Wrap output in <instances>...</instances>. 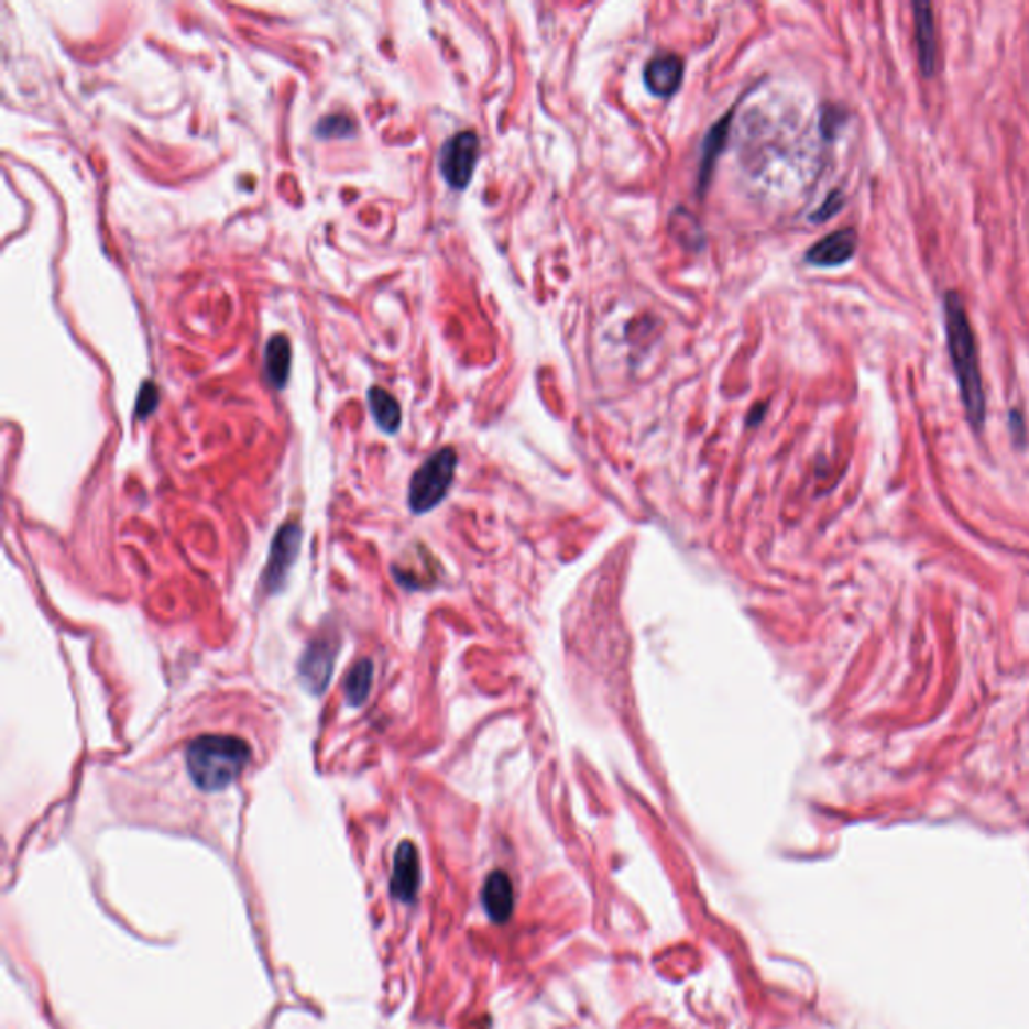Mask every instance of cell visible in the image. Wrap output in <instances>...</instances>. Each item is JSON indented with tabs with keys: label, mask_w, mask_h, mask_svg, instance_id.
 <instances>
[{
	"label": "cell",
	"mask_w": 1029,
	"mask_h": 1029,
	"mask_svg": "<svg viewBox=\"0 0 1029 1029\" xmlns=\"http://www.w3.org/2000/svg\"><path fill=\"white\" fill-rule=\"evenodd\" d=\"M354 131V121L344 113H332L326 116L316 123V135L325 140H336V138H348Z\"/></svg>",
	"instance_id": "16"
},
{
	"label": "cell",
	"mask_w": 1029,
	"mask_h": 1029,
	"mask_svg": "<svg viewBox=\"0 0 1029 1029\" xmlns=\"http://www.w3.org/2000/svg\"><path fill=\"white\" fill-rule=\"evenodd\" d=\"M943 328L948 340L949 359L960 388L961 405L967 423L975 433L985 427L987 398L983 386L982 366L977 338L973 332L967 306L957 289H948L943 294Z\"/></svg>",
	"instance_id": "1"
},
{
	"label": "cell",
	"mask_w": 1029,
	"mask_h": 1029,
	"mask_svg": "<svg viewBox=\"0 0 1029 1029\" xmlns=\"http://www.w3.org/2000/svg\"><path fill=\"white\" fill-rule=\"evenodd\" d=\"M264 366L270 382L276 388H284L288 382L289 366H292V347L289 340L284 335L272 336L267 340L266 352H264Z\"/></svg>",
	"instance_id": "13"
},
{
	"label": "cell",
	"mask_w": 1029,
	"mask_h": 1029,
	"mask_svg": "<svg viewBox=\"0 0 1029 1029\" xmlns=\"http://www.w3.org/2000/svg\"><path fill=\"white\" fill-rule=\"evenodd\" d=\"M479 135L474 131H459L440 147L439 167L445 182L452 189H464L473 179L479 160Z\"/></svg>",
	"instance_id": "4"
},
{
	"label": "cell",
	"mask_w": 1029,
	"mask_h": 1029,
	"mask_svg": "<svg viewBox=\"0 0 1029 1029\" xmlns=\"http://www.w3.org/2000/svg\"><path fill=\"white\" fill-rule=\"evenodd\" d=\"M732 119H734V109H730V111H726V116L718 119V123L710 128L708 135L704 138V143H702V160H700V169H698V194H702V196H704L705 187L712 179L716 160L724 150L726 140H729L730 121Z\"/></svg>",
	"instance_id": "11"
},
{
	"label": "cell",
	"mask_w": 1029,
	"mask_h": 1029,
	"mask_svg": "<svg viewBox=\"0 0 1029 1029\" xmlns=\"http://www.w3.org/2000/svg\"><path fill=\"white\" fill-rule=\"evenodd\" d=\"M369 408H371L374 423L384 433L394 435L401 427V420H403L401 405L388 391H384L381 386H372L371 391H369Z\"/></svg>",
	"instance_id": "14"
},
{
	"label": "cell",
	"mask_w": 1029,
	"mask_h": 1029,
	"mask_svg": "<svg viewBox=\"0 0 1029 1029\" xmlns=\"http://www.w3.org/2000/svg\"><path fill=\"white\" fill-rule=\"evenodd\" d=\"M336 646L328 637H318L302 654L298 671L313 694H322L335 668Z\"/></svg>",
	"instance_id": "8"
},
{
	"label": "cell",
	"mask_w": 1029,
	"mask_h": 1029,
	"mask_svg": "<svg viewBox=\"0 0 1029 1029\" xmlns=\"http://www.w3.org/2000/svg\"><path fill=\"white\" fill-rule=\"evenodd\" d=\"M372 676H374V668H372L371 659H359L352 666V670L348 671L347 680H344L348 704L362 705L366 702V698L371 694Z\"/></svg>",
	"instance_id": "15"
},
{
	"label": "cell",
	"mask_w": 1029,
	"mask_h": 1029,
	"mask_svg": "<svg viewBox=\"0 0 1029 1029\" xmlns=\"http://www.w3.org/2000/svg\"><path fill=\"white\" fill-rule=\"evenodd\" d=\"M302 529L296 523H286L280 527L270 549L266 571H264V588L267 591H280L286 583L289 567L294 566L298 551H300Z\"/></svg>",
	"instance_id": "6"
},
{
	"label": "cell",
	"mask_w": 1029,
	"mask_h": 1029,
	"mask_svg": "<svg viewBox=\"0 0 1029 1029\" xmlns=\"http://www.w3.org/2000/svg\"><path fill=\"white\" fill-rule=\"evenodd\" d=\"M858 248V233L855 228H843L821 238L810 245L804 254V262L817 267H839L849 264Z\"/></svg>",
	"instance_id": "7"
},
{
	"label": "cell",
	"mask_w": 1029,
	"mask_h": 1029,
	"mask_svg": "<svg viewBox=\"0 0 1029 1029\" xmlns=\"http://www.w3.org/2000/svg\"><path fill=\"white\" fill-rule=\"evenodd\" d=\"M513 885L503 871H493L483 887L485 911L495 923H505L513 913Z\"/></svg>",
	"instance_id": "12"
},
{
	"label": "cell",
	"mask_w": 1029,
	"mask_h": 1029,
	"mask_svg": "<svg viewBox=\"0 0 1029 1029\" xmlns=\"http://www.w3.org/2000/svg\"><path fill=\"white\" fill-rule=\"evenodd\" d=\"M1009 427H1011V435L1016 439L1026 437V423H1023V417H1021L1019 410H1009Z\"/></svg>",
	"instance_id": "19"
},
{
	"label": "cell",
	"mask_w": 1029,
	"mask_h": 1029,
	"mask_svg": "<svg viewBox=\"0 0 1029 1029\" xmlns=\"http://www.w3.org/2000/svg\"><path fill=\"white\" fill-rule=\"evenodd\" d=\"M455 469H457V452L451 447H445L435 455H430L427 461L418 467L408 486V505L413 513H427V511L435 510L440 501L447 497L449 486L455 479Z\"/></svg>",
	"instance_id": "3"
},
{
	"label": "cell",
	"mask_w": 1029,
	"mask_h": 1029,
	"mask_svg": "<svg viewBox=\"0 0 1029 1029\" xmlns=\"http://www.w3.org/2000/svg\"><path fill=\"white\" fill-rule=\"evenodd\" d=\"M252 751L238 736L206 734L189 742L186 751L187 773L204 792H220L242 775Z\"/></svg>",
	"instance_id": "2"
},
{
	"label": "cell",
	"mask_w": 1029,
	"mask_h": 1029,
	"mask_svg": "<svg viewBox=\"0 0 1029 1029\" xmlns=\"http://www.w3.org/2000/svg\"><path fill=\"white\" fill-rule=\"evenodd\" d=\"M418 880H420V863H418L417 849L410 841H405L398 844L396 855H394L391 887L398 899L410 901L417 895Z\"/></svg>",
	"instance_id": "10"
},
{
	"label": "cell",
	"mask_w": 1029,
	"mask_h": 1029,
	"mask_svg": "<svg viewBox=\"0 0 1029 1029\" xmlns=\"http://www.w3.org/2000/svg\"><path fill=\"white\" fill-rule=\"evenodd\" d=\"M844 197L841 194V189H834L829 194V197L822 201L821 208L817 209V214L810 216L812 221H827L831 220L833 216H836L841 208H843Z\"/></svg>",
	"instance_id": "18"
},
{
	"label": "cell",
	"mask_w": 1029,
	"mask_h": 1029,
	"mask_svg": "<svg viewBox=\"0 0 1029 1029\" xmlns=\"http://www.w3.org/2000/svg\"><path fill=\"white\" fill-rule=\"evenodd\" d=\"M683 61L674 53H659L649 58L644 67V83L649 94L656 97H671L682 87Z\"/></svg>",
	"instance_id": "9"
},
{
	"label": "cell",
	"mask_w": 1029,
	"mask_h": 1029,
	"mask_svg": "<svg viewBox=\"0 0 1029 1029\" xmlns=\"http://www.w3.org/2000/svg\"><path fill=\"white\" fill-rule=\"evenodd\" d=\"M157 403H160V391L155 388V384H153V382H143V384H141L140 396H138L135 415L140 418L147 417V415H151V413L157 408Z\"/></svg>",
	"instance_id": "17"
},
{
	"label": "cell",
	"mask_w": 1029,
	"mask_h": 1029,
	"mask_svg": "<svg viewBox=\"0 0 1029 1029\" xmlns=\"http://www.w3.org/2000/svg\"><path fill=\"white\" fill-rule=\"evenodd\" d=\"M911 11H913L919 70L926 79H933L941 69V45H939L935 7L931 2H913Z\"/></svg>",
	"instance_id": "5"
}]
</instances>
